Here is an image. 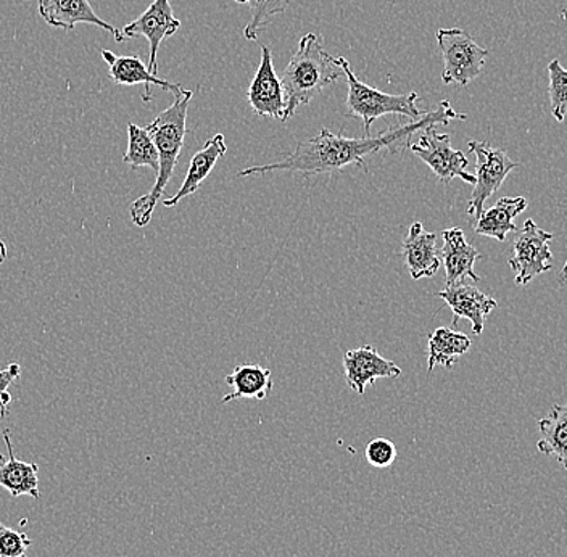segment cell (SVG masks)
<instances>
[{"label":"cell","mask_w":567,"mask_h":557,"mask_svg":"<svg viewBox=\"0 0 567 557\" xmlns=\"http://www.w3.org/2000/svg\"><path fill=\"white\" fill-rule=\"evenodd\" d=\"M464 113L455 112L449 101H443L437 109L425 112L417 122L402 124L395 130H388L375 137H346L342 134H332L331 131L321 130L318 136L301 141L287 155L282 162L266 163V165L251 166L243 169L240 177L266 175V173L287 172L301 173V175H324V173L342 172L350 165H363L364 158L378 154L382 148L399 144L413 136L414 133L449 124L453 120H466Z\"/></svg>","instance_id":"obj_1"},{"label":"cell","mask_w":567,"mask_h":557,"mask_svg":"<svg viewBox=\"0 0 567 557\" xmlns=\"http://www.w3.org/2000/svg\"><path fill=\"white\" fill-rule=\"evenodd\" d=\"M194 91H183L179 97H175V104L159 113L157 118L145 126L151 134L158 152V173L154 189L137 198L130 208L131 219L134 225L145 227L151 223L154 209L159 198L165 194L166 186L175 175L177 159L183 152L184 140L187 134V110Z\"/></svg>","instance_id":"obj_2"},{"label":"cell","mask_w":567,"mask_h":557,"mask_svg":"<svg viewBox=\"0 0 567 557\" xmlns=\"http://www.w3.org/2000/svg\"><path fill=\"white\" fill-rule=\"evenodd\" d=\"M343 76L346 73L339 60L324 51L321 35L305 34L281 78L286 95L282 123H286L299 106L310 104L329 84Z\"/></svg>","instance_id":"obj_3"},{"label":"cell","mask_w":567,"mask_h":557,"mask_svg":"<svg viewBox=\"0 0 567 557\" xmlns=\"http://www.w3.org/2000/svg\"><path fill=\"white\" fill-rule=\"evenodd\" d=\"M340 66L347 78L349 95H347V116L360 118L364 124L367 137H371L372 123L385 115H400L417 122L425 112H421L416 104L421 101L417 92H408V94L392 95L378 89L361 83L354 76L352 66L346 56H339Z\"/></svg>","instance_id":"obj_4"},{"label":"cell","mask_w":567,"mask_h":557,"mask_svg":"<svg viewBox=\"0 0 567 557\" xmlns=\"http://www.w3.org/2000/svg\"><path fill=\"white\" fill-rule=\"evenodd\" d=\"M437 42L443 56V83L466 87L481 76L488 51L481 48L473 35L460 28H450L437 31Z\"/></svg>","instance_id":"obj_5"},{"label":"cell","mask_w":567,"mask_h":557,"mask_svg":"<svg viewBox=\"0 0 567 557\" xmlns=\"http://www.w3.org/2000/svg\"><path fill=\"white\" fill-rule=\"evenodd\" d=\"M467 147L476 155V184L466 212L477 221L484 213L485 202L503 186L519 163L513 162L505 151L492 147L488 142L470 141Z\"/></svg>","instance_id":"obj_6"},{"label":"cell","mask_w":567,"mask_h":557,"mask_svg":"<svg viewBox=\"0 0 567 557\" xmlns=\"http://www.w3.org/2000/svg\"><path fill=\"white\" fill-rule=\"evenodd\" d=\"M551 240L553 234L542 230L532 219H527L523 229L516 234L513 243L514 255L508 262L517 286H527L537 276L551 269L553 254L549 250Z\"/></svg>","instance_id":"obj_7"},{"label":"cell","mask_w":567,"mask_h":557,"mask_svg":"<svg viewBox=\"0 0 567 557\" xmlns=\"http://www.w3.org/2000/svg\"><path fill=\"white\" fill-rule=\"evenodd\" d=\"M420 141L416 144H410V151L416 157L423 159L425 165L434 172L439 180L443 184H450L456 177L467 184H476V176L467 173V158L463 152L455 151L452 147V140L449 134L439 133L435 126L421 131Z\"/></svg>","instance_id":"obj_8"},{"label":"cell","mask_w":567,"mask_h":557,"mask_svg":"<svg viewBox=\"0 0 567 557\" xmlns=\"http://www.w3.org/2000/svg\"><path fill=\"white\" fill-rule=\"evenodd\" d=\"M181 28V21L173 13L169 0H154L148 9L136 20L123 28L124 39L145 38L151 44L148 71L157 76V55L163 39L172 38Z\"/></svg>","instance_id":"obj_9"},{"label":"cell","mask_w":567,"mask_h":557,"mask_svg":"<svg viewBox=\"0 0 567 557\" xmlns=\"http://www.w3.org/2000/svg\"><path fill=\"white\" fill-rule=\"evenodd\" d=\"M248 104L258 116L284 118L286 95L281 80L272 65V53L268 45L261 48V63L247 92Z\"/></svg>","instance_id":"obj_10"},{"label":"cell","mask_w":567,"mask_h":557,"mask_svg":"<svg viewBox=\"0 0 567 557\" xmlns=\"http://www.w3.org/2000/svg\"><path fill=\"white\" fill-rule=\"evenodd\" d=\"M343 369H346L347 385L358 395H364L367 386L378 382L379 379H396L402 375V369L382 357L371 345L347 351L343 357Z\"/></svg>","instance_id":"obj_11"},{"label":"cell","mask_w":567,"mask_h":557,"mask_svg":"<svg viewBox=\"0 0 567 557\" xmlns=\"http://www.w3.org/2000/svg\"><path fill=\"white\" fill-rule=\"evenodd\" d=\"M437 297L453 311V328L458 324L460 319H467L476 336L484 332L485 319L498 307L494 298L485 296L477 287L466 282L446 286Z\"/></svg>","instance_id":"obj_12"},{"label":"cell","mask_w":567,"mask_h":557,"mask_svg":"<svg viewBox=\"0 0 567 557\" xmlns=\"http://www.w3.org/2000/svg\"><path fill=\"white\" fill-rule=\"evenodd\" d=\"M38 10L49 27L73 31L80 23L95 24L115 35L116 42L124 41L122 31L102 20L89 0H38Z\"/></svg>","instance_id":"obj_13"},{"label":"cell","mask_w":567,"mask_h":557,"mask_svg":"<svg viewBox=\"0 0 567 557\" xmlns=\"http://www.w3.org/2000/svg\"><path fill=\"white\" fill-rule=\"evenodd\" d=\"M102 59L109 63L110 78L113 83L118 86H136V84H144L145 94L144 101L148 102L152 99V86L162 87L163 91L172 92L175 97L183 94L184 89L181 84H173L169 81L159 80L158 76L148 71V66L136 55H115L110 51H102Z\"/></svg>","instance_id":"obj_14"},{"label":"cell","mask_w":567,"mask_h":557,"mask_svg":"<svg viewBox=\"0 0 567 557\" xmlns=\"http://www.w3.org/2000/svg\"><path fill=\"white\" fill-rule=\"evenodd\" d=\"M403 261L414 280L432 278L441 268L437 234L427 233L421 223H413L403 240Z\"/></svg>","instance_id":"obj_15"},{"label":"cell","mask_w":567,"mask_h":557,"mask_svg":"<svg viewBox=\"0 0 567 557\" xmlns=\"http://www.w3.org/2000/svg\"><path fill=\"white\" fill-rule=\"evenodd\" d=\"M443 247L441 250L443 266H445L446 286L464 282V279L481 280L474 265L481 260V254L466 240L460 227L443 230Z\"/></svg>","instance_id":"obj_16"},{"label":"cell","mask_w":567,"mask_h":557,"mask_svg":"<svg viewBox=\"0 0 567 557\" xmlns=\"http://www.w3.org/2000/svg\"><path fill=\"white\" fill-rule=\"evenodd\" d=\"M3 440L7 445V457L0 454V487L6 488L13 498L23 495H30L34 499L41 498L38 464L18 460L13 453L9 429L3 431Z\"/></svg>","instance_id":"obj_17"},{"label":"cell","mask_w":567,"mask_h":557,"mask_svg":"<svg viewBox=\"0 0 567 557\" xmlns=\"http://www.w3.org/2000/svg\"><path fill=\"white\" fill-rule=\"evenodd\" d=\"M226 151H228V147H226L223 134H215L212 140L205 142L204 148L198 151L190 159L189 169H187L186 179H184L181 189L177 190L175 197L163 202V205L166 208L176 207L184 198L200 189L202 183L212 175L213 168H215L219 158L225 157Z\"/></svg>","instance_id":"obj_18"},{"label":"cell","mask_w":567,"mask_h":557,"mask_svg":"<svg viewBox=\"0 0 567 557\" xmlns=\"http://www.w3.org/2000/svg\"><path fill=\"white\" fill-rule=\"evenodd\" d=\"M527 208V198L503 197L487 212L482 213L476 221L478 236L492 237L498 243H505L509 233L517 230L514 219Z\"/></svg>","instance_id":"obj_19"},{"label":"cell","mask_w":567,"mask_h":557,"mask_svg":"<svg viewBox=\"0 0 567 557\" xmlns=\"http://www.w3.org/2000/svg\"><path fill=\"white\" fill-rule=\"evenodd\" d=\"M271 369L261 368L260 364H240L226 375V383L230 392L223 399V403L240 399L265 400L272 390Z\"/></svg>","instance_id":"obj_20"},{"label":"cell","mask_w":567,"mask_h":557,"mask_svg":"<svg viewBox=\"0 0 567 557\" xmlns=\"http://www.w3.org/2000/svg\"><path fill=\"white\" fill-rule=\"evenodd\" d=\"M471 349V339L464 333L450 328H439L429 336L427 372L431 374L435 367L452 369L463 354Z\"/></svg>","instance_id":"obj_21"},{"label":"cell","mask_w":567,"mask_h":557,"mask_svg":"<svg viewBox=\"0 0 567 557\" xmlns=\"http://www.w3.org/2000/svg\"><path fill=\"white\" fill-rule=\"evenodd\" d=\"M542 439L537 450L548 457H556L567 471V403L555 404L547 417L538 421Z\"/></svg>","instance_id":"obj_22"},{"label":"cell","mask_w":567,"mask_h":557,"mask_svg":"<svg viewBox=\"0 0 567 557\" xmlns=\"http://www.w3.org/2000/svg\"><path fill=\"white\" fill-rule=\"evenodd\" d=\"M123 162L130 165L131 168H147L154 169L158 173V152L152 141L151 134L147 133L145 127L137 126V124H127V151L124 154Z\"/></svg>","instance_id":"obj_23"},{"label":"cell","mask_w":567,"mask_h":557,"mask_svg":"<svg viewBox=\"0 0 567 557\" xmlns=\"http://www.w3.org/2000/svg\"><path fill=\"white\" fill-rule=\"evenodd\" d=\"M239 3H248L251 18L248 21L244 38L247 41H257L260 31L265 30L272 17L284 13L289 7L290 0H236Z\"/></svg>","instance_id":"obj_24"},{"label":"cell","mask_w":567,"mask_h":557,"mask_svg":"<svg viewBox=\"0 0 567 557\" xmlns=\"http://www.w3.org/2000/svg\"><path fill=\"white\" fill-rule=\"evenodd\" d=\"M549 104L556 122L563 123L567 115V70L563 69L558 59L548 63Z\"/></svg>","instance_id":"obj_25"},{"label":"cell","mask_w":567,"mask_h":557,"mask_svg":"<svg viewBox=\"0 0 567 557\" xmlns=\"http://www.w3.org/2000/svg\"><path fill=\"white\" fill-rule=\"evenodd\" d=\"M364 457L375 470H388L396 460L395 443L389 439H374L368 443Z\"/></svg>","instance_id":"obj_26"},{"label":"cell","mask_w":567,"mask_h":557,"mask_svg":"<svg viewBox=\"0 0 567 557\" xmlns=\"http://www.w3.org/2000/svg\"><path fill=\"white\" fill-rule=\"evenodd\" d=\"M31 543L23 532L13 530L0 523V557H24Z\"/></svg>","instance_id":"obj_27"},{"label":"cell","mask_w":567,"mask_h":557,"mask_svg":"<svg viewBox=\"0 0 567 557\" xmlns=\"http://www.w3.org/2000/svg\"><path fill=\"white\" fill-rule=\"evenodd\" d=\"M21 368L17 363L9 364L6 369H0V417L9 414V406L12 403V395L9 393L10 383L20 378Z\"/></svg>","instance_id":"obj_28"},{"label":"cell","mask_w":567,"mask_h":557,"mask_svg":"<svg viewBox=\"0 0 567 557\" xmlns=\"http://www.w3.org/2000/svg\"><path fill=\"white\" fill-rule=\"evenodd\" d=\"M7 260V245L3 244V240H0V265Z\"/></svg>","instance_id":"obj_29"},{"label":"cell","mask_w":567,"mask_h":557,"mask_svg":"<svg viewBox=\"0 0 567 557\" xmlns=\"http://www.w3.org/2000/svg\"><path fill=\"white\" fill-rule=\"evenodd\" d=\"M559 280H561L563 283H567V261H566V265L563 266V271H561V276H559Z\"/></svg>","instance_id":"obj_30"},{"label":"cell","mask_w":567,"mask_h":557,"mask_svg":"<svg viewBox=\"0 0 567 557\" xmlns=\"http://www.w3.org/2000/svg\"><path fill=\"white\" fill-rule=\"evenodd\" d=\"M24 557H28V556H24Z\"/></svg>","instance_id":"obj_31"}]
</instances>
